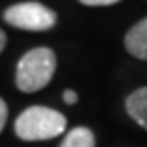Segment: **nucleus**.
<instances>
[{"mask_svg": "<svg viewBox=\"0 0 147 147\" xmlns=\"http://www.w3.org/2000/svg\"><path fill=\"white\" fill-rule=\"evenodd\" d=\"M4 19L10 25L23 31H48L55 25L57 16L54 10L38 2H21L13 4L4 11Z\"/></svg>", "mask_w": 147, "mask_h": 147, "instance_id": "3", "label": "nucleus"}, {"mask_svg": "<svg viewBox=\"0 0 147 147\" xmlns=\"http://www.w3.org/2000/svg\"><path fill=\"white\" fill-rule=\"evenodd\" d=\"M126 111L138 124L147 130V86L132 92L126 99Z\"/></svg>", "mask_w": 147, "mask_h": 147, "instance_id": "5", "label": "nucleus"}, {"mask_svg": "<svg viewBox=\"0 0 147 147\" xmlns=\"http://www.w3.org/2000/svg\"><path fill=\"white\" fill-rule=\"evenodd\" d=\"M76 92H73V90H67L65 94H63V101H65L67 105H75L76 103Z\"/></svg>", "mask_w": 147, "mask_h": 147, "instance_id": "9", "label": "nucleus"}, {"mask_svg": "<svg viewBox=\"0 0 147 147\" xmlns=\"http://www.w3.org/2000/svg\"><path fill=\"white\" fill-rule=\"evenodd\" d=\"M67 119L59 111L34 105L25 109L16 120V134L25 142H42L63 134Z\"/></svg>", "mask_w": 147, "mask_h": 147, "instance_id": "1", "label": "nucleus"}, {"mask_svg": "<svg viewBox=\"0 0 147 147\" xmlns=\"http://www.w3.org/2000/svg\"><path fill=\"white\" fill-rule=\"evenodd\" d=\"M78 2H82L86 6H111V4L120 2V0H78Z\"/></svg>", "mask_w": 147, "mask_h": 147, "instance_id": "7", "label": "nucleus"}, {"mask_svg": "<svg viewBox=\"0 0 147 147\" xmlns=\"http://www.w3.org/2000/svg\"><path fill=\"white\" fill-rule=\"evenodd\" d=\"M6 119H8V107H6V101L0 98V132L6 124Z\"/></svg>", "mask_w": 147, "mask_h": 147, "instance_id": "8", "label": "nucleus"}, {"mask_svg": "<svg viewBox=\"0 0 147 147\" xmlns=\"http://www.w3.org/2000/svg\"><path fill=\"white\" fill-rule=\"evenodd\" d=\"M55 54L50 48H34L23 55L17 63L16 84L21 92H38L42 90L55 73Z\"/></svg>", "mask_w": 147, "mask_h": 147, "instance_id": "2", "label": "nucleus"}, {"mask_svg": "<svg viewBox=\"0 0 147 147\" xmlns=\"http://www.w3.org/2000/svg\"><path fill=\"white\" fill-rule=\"evenodd\" d=\"M59 147H96V138L86 126H76L65 136Z\"/></svg>", "mask_w": 147, "mask_h": 147, "instance_id": "6", "label": "nucleus"}, {"mask_svg": "<svg viewBox=\"0 0 147 147\" xmlns=\"http://www.w3.org/2000/svg\"><path fill=\"white\" fill-rule=\"evenodd\" d=\"M124 44H126L128 54H132L138 59L147 61V17L142 19L140 23H136L128 31V34L124 38Z\"/></svg>", "mask_w": 147, "mask_h": 147, "instance_id": "4", "label": "nucleus"}, {"mask_svg": "<svg viewBox=\"0 0 147 147\" xmlns=\"http://www.w3.org/2000/svg\"><path fill=\"white\" fill-rule=\"evenodd\" d=\"M4 46H6V34H4V31L0 29V52L4 50Z\"/></svg>", "mask_w": 147, "mask_h": 147, "instance_id": "10", "label": "nucleus"}]
</instances>
